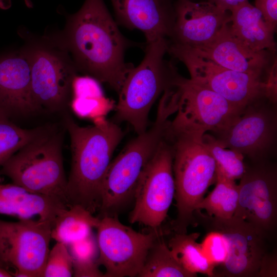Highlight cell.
I'll return each instance as SVG.
<instances>
[{
    "instance_id": "obj_4",
    "label": "cell",
    "mask_w": 277,
    "mask_h": 277,
    "mask_svg": "<svg viewBox=\"0 0 277 277\" xmlns=\"http://www.w3.org/2000/svg\"><path fill=\"white\" fill-rule=\"evenodd\" d=\"M63 131L43 126L3 165L1 172L12 183L36 194L57 199L69 207L63 157Z\"/></svg>"
},
{
    "instance_id": "obj_3",
    "label": "cell",
    "mask_w": 277,
    "mask_h": 277,
    "mask_svg": "<svg viewBox=\"0 0 277 277\" xmlns=\"http://www.w3.org/2000/svg\"><path fill=\"white\" fill-rule=\"evenodd\" d=\"M177 108L173 97L162 95L151 126L131 140L111 161L103 181L98 217L118 216L134 199L140 177L163 140L169 118Z\"/></svg>"
},
{
    "instance_id": "obj_20",
    "label": "cell",
    "mask_w": 277,
    "mask_h": 277,
    "mask_svg": "<svg viewBox=\"0 0 277 277\" xmlns=\"http://www.w3.org/2000/svg\"><path fill=\"white\" fill-rule=\"evenodd\" d=\"M68 207L60 200L30 192L11 184L0 183V214L22 219H40L53 223Z\"/></svg>"
},
{
    "instance_id": "obj_37",
    "label": "cell",
    "mask_w": 277,
    "mask_h": 277,
    "mask_svg": "<svg viewBox=\"0 0 277 277\" xmlns=\"http://www.w3.org/2000/svg\"><path fill=\"white\" fill-rule=\"evenodd\" d=\"M0 265L5 266V267L8 268L1 260H0Z\"/></svg>"
},
{
    "instance_id": "obj_36",
    "label": "cell",
    "mask_w": 277,
    "mask_h": 277,
    "mask_svg": "<svg viewBox=\"0 0 277 277\" xmlns=\"http://www.w3.org/2000/svg\"><path fill=\"white\" fill-rule=\"evenodd\" d=\"M27 8H32L33 4L31 0H22Z\"/></svg>"
},
{
    "instance_id": "obj_21",
    "label": "cell",
    "mask_w": 277,
    "mask_h": 277,
    "mask_svg": "<svg viewBox=\"0 0 277 277\" xmlns=\"http://www.w3.org/2000/svg\"><path fill=\"white\" fill-rule=\"evenodd\" d=\"M230 12V29L242 43L256 51H275V29L265 21L257 8L247 1Z\"/></svg>"
},
{
    "instance_id": "obj_33",
    "label": "cell",
    "mask_w": 277,
    "mask_h": 277,
    "mask_svg": "<svg viewBox=\"0 0 277 277\" xmlns=\"http://www.w3.org/2000/svg\"><path fill=\"white\" fill-rule=\"evenodd\" d=\"M276 60H275L268 71L266 80L264 81L265 97L274 104L276 102Z\"/></svg>"
},
{
    "instance_id": "obj_13",
    "label": "cell",
    "mask_w": 277,
    "mask_h": 277,
    "mask_svg": "<svg viewBox=\"0 0 277 277\" xmlns=\"http://www.w3.org/2000/svg\"><path fill=\"white\" fill-rule=\"evenodd\" d=\"M233 216L253 226L268 240L277 226V170L269 160L252 163L240 179Z\"/></svg>"
},
{
    "instance_id": "obj_29",
    "label": "cell",
    "mask_w": 277,
    "mask_h": 277,
    "mask_svg": "<svg viewBox=\"0 0 277 277\" xmlns=\"http://www.w3.org/2000/svg\"><path fill=\"white\" fill-rule=\"evenodd\" d=\"M73 274V263L67 246L56 242L49 250L43 277H70Z\"/></svg>"
},
{
    "instance_id": "obj_7",
    "label": "cell",
    "mask_w": 277,
    "mask_h": 277,
    "mask_svg": "<svg viewBox=\"0 0 277 277\" xmlns=\"http://www.w3.org/2000/svg\"><path fill=\"white\" fill-rule=\"evenodd\" d=\"M169 125L165 137L173 151L174 197L177 213L173 229L175 233H185L194 220L197 206L209 187L215 182L216 163L201 139L172 130Z\"/></svg>"
},
{
    "instance_id": "obj_19",
    "label": "cell",
    "mask_w": 277,
    "mask_h": 277,
    "mask_svg": "<svg viewBox=\"0 0 277 277\" xmlns=\"http://www.w3.org/2000/svg\"><path fill=\"white\" fill-rule=\"evenodd\" d=\"M229 23L206 45L196 47L181 45L224 68L262 75L268 63L267 51H256L244 45L232 33Z\"/></svg>"
},
{
    "instance_id": "obj_32",
    "label": "cell",
    "mask_w": 277,
    "mask_h": 277,
    "mask_svg": "<svg viewBox=\"0 0 277 277\" xmlns=\"http://www.w3.org/2000/svg\"><path fill=\"white\" fill-rule=\"evenodd\" d=\"M277 276V254L275 251L267 252L263 256L257 277Z\"/></svg>"
},
{
    "instance_id": "obj_5",
    "label": "cell",
    "mask_w": 277,
    "mask_h": 277,
    "mask_svg": "<svg viewBox=\"0 0 277 277\" xmlns=\"http://www.w3.org/2000/svg\"><path fill=\"white\" fill-rule=\"evenodd\" d=\"M168 45L165 38L146 43L143 60L129 71L117 93L112 121L128 123L137 135L147 129L149 112L154 102L174 85L177 73L164 59Z\"/></svg>"
},
{
    "instance_id": "obj_31",
    "label": "cell",
    "mask_w": 277,
    "mask_h": 277,
    "mask_svg": "<svg viewBox=\"0 0 277 277\" xmlns=\"http://www.w3.org/2000/svg\"><path fill=\"white\" fill-rule=\"evenodd\" d=\"M255 7L261 12L265 21L275 29L277 23V0H255Z\"/></svg>"
},
{
    "instance_id": "obj_23",
    "label": "cell",
    "mask_w": 277,
    "mask_h": 277,
    "mask_svg": "<svg viewBox=\"0 0 277 277\" xmlns=\"http://www.w3.org/2000/svg\"><path fill=\"white\" fill-rule=\"evenodd\" d=\"M200 235L199 232L175 233L167 245L175 259L186 270L214 276L215 267L204 256L196 241Z\"/></svg>"
},
{
    "instance_id": "obj_18",
    "label": "cell",
    "mask_w": 277,
    "mask_h": 277,
    "mask_svg": "<svg viewBox=\"0 0 277 277\" xmlns=\"http://www.w3.org/2000/svg\"><path fill=\"white\" fill-rule=\"evenodd\" d=\"M117 22L142 32L146 43L170 37L174 7L170 0H110Z\"/></svg>"
},
{
    "instance_id": "obj_24",
    "label": "cell",
    "mask_w": 277,
    "mask_h": 277,
    "mask_svg": "<svg viewBox=\"0 0 277 277\" xmlns=\"http://www.w3.org/2000/svg\"><path fill=\"white\" fill-rule=\"evenodd\" d=\"M215 186L204 197L196 210H205L208 215L220 219L233 216L236 209L239 187L235 181L216 170Z\"/></svg>"
},
{
    "instance_id": "obj_6",
    "label": "cell",
    "mask_w": 277,
    "mask_h": 277,
    "mask_svg": "<svg viewBox=\"0 0 277 277\" xmlns=\"http://www.w3.org/2000/svg\"><path fill=\"white\" fill-rule=\"evenodd\" d=\"M22 48L30 64L33 98L38 111L63 112L78 71L59 35L24 34Z\"/></svg>"
},
{
    "instance_id": "obj_34",
    "label": "cell",
    "mask_w": 277,
    "mask_h": 277,
    "mask_svg": "<svg viewBox=\"0 0 277 277\" xmlns=\"http://www.w3.org/2000/svg\"><path fill=\"white\" fill-rule=\"evenodd\" d=\"M224 11H231L239 5L248 0H208Z\"/></svg>"
},
{
    "instance_id": "obj_9",
    "label": "cell",
    "mask_w": 277,
    "mask_h": 277,
    "mask_svg": "<svg viewBox=\"0 0 277 277\" xmlns=\"http://www.w3.org/2000/svg\"><path fill=\"white\" fill-rule=\"evenodd\" d=\"M52 226L40 219H0V260L13 276L43 277Z\"/></svg>"
},
{
    "instance_id": "obj_35",
    "label": "cell",
    "mask_w": 277,
    "mask_h": 277,
    "mask_svg": "<svg viewBox=\"0 0 277 277\" xmlns=\"http://www.w3.org/2000/svg\"><path fill=\"white\" fill-rule=\"evenodd\" d=\"M11 271L8 268L0 265V277H12Z\"/></svg>"
},
{
    "instance_id": "obj_8",
    "label": "cell",
    "mask_w": 277,
    "mask_h": 277,
    "mask_svg": "<svg viewBox=\"0 0 277 277\" xmlns=\"http://www.w3.org/2000/svg\"><path fill=\"white\" fill-rule=\"evenodd\" d=\"M174 83L179 96L176 114L169 125L172 130L201 139L208 132L215 134L224 130L244 110L178 73Z\"/></svg>"
},
{
    "instance_id": "obj_15",
    "label": "cell",
    "mask_w": 277,
    "mask_h": 277,
    "mask_svg": "<svg viewBox=\"0 0 277 277\" xmlns=\"http://www.w3.org/2000/svg\"><path fill=\"white\" fill-rule=\"evenodd\" d=\"M206 229L221 232L229 245L227 258L215 269L214 276L257 277L263 256L268 252L267 239L247 222L234 216L220 219L196 210Z\"/></svg>"
},
{
    "instance_id": "obj_27",
    "label": "cell",
    "mask_w": 277,
    "mask_h": 277,
    "mask_svg": "<svg viewBox=\"0 0 277 277\" xmlns=\"http://www.w3.org/2000/svg\"><path fill=\"white\" fill-rule=\"evenodd\" d=\"M201 141L214 159L216 171L234 181L243 175L247 166L241 153L223 147L213 135L208 132L202 136Z\"/></svg>"
},
{
    "instance_id": "obj_17",
    "label": "cell",
    "mask_w": 277,
    "mask_h": 277,
    "mask_svg": "<svg viewBox=\"0 0 277 277\" xmlns=\"http://www.w3.org/2000/svg\"><path fill=\"white\" fill-rule=\"evenodd\" d=\"M38 112L31 90L30 67L23 48L0 56V113L9 118Z\"/></svg>"
},
{
    "instance_id": "obj_11",
    "label": "cell",
    "mask_w": 277,
    "mask_h": 277,
    "mask_svg": "<svg viewBox=\"0 0 277 277\" xmlns=\"http://www.w3.org/2000/svg\"><path fill=\"white\" fill-rule=\"evenodd\" d=\"M117 216L100 218L96 228L97 263L105 268V277L138 276L150 248L160 233L156 229L149 233L137 232L122 224Z\"/></svg>"
},
{
    "instance_id": "obj_28",
    "label": "cell",
    "mask_w": 277,
    "mask_h": 277,
    "mask_svg": "<svg viewBox=\"0 0 277 277\" xmlns=\"http://www.w3.org/2000/svg\"><path fill=\"white\" fill-rule=\"evenodd\" d=\"M42 127L24 129L12 123L0 113V183L4 176L1 170L5 163L19 149L34 137Z\"/></svg>"
},
{
    "instance_id": "obj_22",
    "label": "cell",
    "mask_w": 277,
    "mask_h": 277,
    "mask_svg": "<svg viewBox=\"0 0 277 277\" xmlns=\"http://www.w3.org/2000/svg\"><path fill=\"white\" fill-rule=\"evenodd\" d=\"M100 222V218L82 206L71 205L54 221L51 230L52 240L68 246L89 235Z\"/></svg>"
},
{
    "instance_id": "obj_25",
    "label": "cell",
    "mask_w": 277,
    "mask_h": 277,
    "mask_svg": "<svg viewBox=\"0 0 277 277\" xmlns=\"http://www.w3.org/2000/svg\"><path fill=\"white\" fill-rule=\"evenodd\" d=\"M184 269L173 255L159 234L150 248L139 277H195Z\"/></svg>"
},
{
    "instance_id": "obj_14",
    "label": "cell",
    "mask_w": 277,
    "mask_h": 277,
    "mask_svg": "<svg viewBox=\"0 0 277 277\" xmlns=\"http://www.w3.org/2000/svg\"><path fill=\"white\" fill-rule=\"evenodd\" d=\"M261 98L247 106L224 130L212 134L223 147L248 157L252 163L269 160L276 140L274 108Z\"/></svg>"
},
{
    "instance_id": "obj_39",
    "label": "cell",
    "mask_w": 277,
    "mask_h": 277,
    "mask_svg": "<svg viewBox=\"0 0 277 277\" xmlns=\"http://www.w3.org/2000/svg\"></svg>"
},
{
    "instance_id": "obj_1",
    "label": "cell",
    "mask_w": 277,
    "mask_h": 277,
    "mask_svg": "<svg viewBox=\"0 0 277 277\" xmlns=\"http://www.w3.org/2000/svg\"><path fill=\"white\" fill-rule=\"evenodd\" d=\"M58 34L78 72L119 92L134 67L125 62V52L140 46L121 33L104 0H85L76 12L67 15Z\"/></svg>"
},
{
    "instance_id": "obj_16",
    "label": "cell",
    "mask_w": 277,
    "mask_h": 277,
    "mask_svg": "<svg viewBox=\"0 0 277 277\" xmlns=\"http://www.w3.org/2000/svg\"><path fill=\"white\" fill-rule=\"evenodd\" d=\"M173 43L190 47L207 44L230 22V14L213 3L179 0L174 6Z\"/></svg>"
},
{
    "instance_id": "obj_30",
    "label": "cell",
    "mask_w": 277,
    "mask_h": 277,
    "mask_svg": "<svg viewBox=\"0 0 277 277\" xmlns=\"http://www.w3.org/2000/svg\"><path fill=\"white\" fill-rule=\"evenodd\" d=\"M200 244L204 256L215 268L226 261L229 245L226 238L221 232L209 230Z\"/></svg>"
},
{
    "instance_id": "obj_38",
    "label": "cell",
    "mask_w": 277,
    "mask_h": 277,
    "mask_svg": "<svg viewBox=\"0 0 277 277\" xmlns=\"http://www.w3.org/2000/svg\"><path fill=\"white\" fill-rule=\"evenodd\" d=\"M1 1H0V4H1Z\"/></svg>"
},
{
    "instance_id": "obj_26",
    "label": "cell",
    "mask_w": 277,
    "mask_h": 277,
    "mask_svg": "<svg viewBox=\"0 0 277 277\" xmlns=\"http://www.w3.org/2000/svg\"><path fill=\"white\" fill-rule=\"evenodd\" d=\"M73 263L75 277H103L99 269L96 236L93 232L86 238L67 246Z\"/></svg>"
},
{
    "instance_id": "obj_10",
    "label": "cell",
    "mask_w": 277,
    "mask_h": 277,
    "mask_svg": "<svg viewBox=\"0 0 277 277\" xmlns=\"http://www.w3.org/2000/svg\"><path fill=\"white\" fill-rule=\"evenodd\" d=\"M172 164V148L164 136L138 181L130 223L156 230L165 221L175 195Z\"/></svg>"
},
{
    "instance_id": "obj_2",
    "label": "cell",
    "mask_w": 277,
    "mask_h": 277,
    "mask_svg": "<svg viewBox=\"0 0 277 277\" xmlns=\"http://www.w3.org/2000/svg\"><path fill=\"white\" fill-rule=\"evenodd\" d=\"M64 122L71 152L67 201L69 206H82L94 214L100 208L105 175L124 134L112 121H100L84 127L66 114Z\"/></svg>"
},
{
    "instance_id": "obj_12",
    "label": "cell",
    "mask_w": 277,
    "mask_h": 277,
    "mask_svg": "<svg viewBox=\"0 0 277 277\" xmlns=\"http://www.w3.org/2000/svg\"><path fill=\"white\" fill-rule=\"evenodd\" d=\"M167 52L186 66L191 80L216 92L242 110L265 97V85L261 75L224 68L177 43L169 44Z\"/></svg>"
}]
</instances>
